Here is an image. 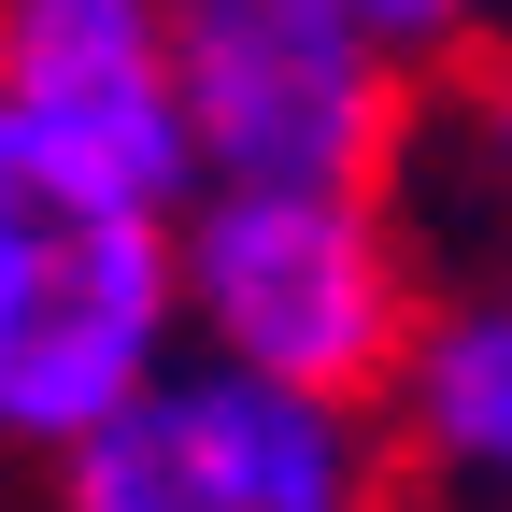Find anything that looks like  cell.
Segmentation results:
<instances>
[{"mask_svg": "<svg viewBox=\"0 0 512 512\" xmlns=\"http://www.w3.org/2000/svg\"><path fill=\"white\" fill-rule=\"evenodd\" d=\"M171 313L185 356L214 370L299 384V399H384L427 313V228L399 185H185Z\"/></svg>", "mask_w": 512, "mask_h": 512, "instance_id": "6da1fadb", "label": "cell"}, {"mask_svg": "<svg viewBox=\"0 0 512 512\" xmlns=\"http://www.w3.org/2000/svg\"><path fill=\"white\" fill-rule=\"evenodd\" d=\"M185 356L171 200L100 185L43 128L0 114V456H72L143 370Z\"/></svg>", "mask_w": 512, "mask_h": 512, "instance_id": "7a4b0ae2", "label": "cell"}, {"mask_svg": "<svg viewBox=\"0 0 512 512\" xmlns=\"http://www.w3.org/2000/svg\"><path fill=\"white\" fill-rule=\"evenodd\" d=\"M384 498H399V456L370 399H299L214 356L143 370L57 456V512H384Z\"/></svg>", "mask_w": 512, "mask_h": 512, "instance_id": "3957f363", "label": "cell"}, {"mask_svg": "<svg viewBox=\"0 0 512 512\" xmlns=\"http://www.w3.org/2000/svg\"><path fill=\"white\" fill-rule=\"evenodd\" d=\"M171 100L200 185H399L413 72L328 0H171Z\"/></svg>", "mask_w": 512, "mask_h": 512, "instance_id": "277c9868", "label": "cell"}, {"mask_svg": "<svg viewBox=\"0 0 512 512\" xmlns=\"http://www.w3.org/2000/svg\"><path fill=\"white\" fill-rule=\"evenodd\" d=\"M0 114L43 128L100 185L185 200V100H171V0H0Z\"/></svg>", "mask_w": 512, "mask_h": 512, "instance_id": "5b68a950", "label": "cell"}, {"mask_svg": "<svg viewBox=\"0 0 512 512\" xmlns=\"http://www.w3.org/2000/svg\"><path fill=\"white\" fill-rule=\"evenodd\" d=\"M370 427L427 512H512V271H427Z\"/></svg>", "mask_w": 512, "mask_h": 512, "instance_id": "8992f818", "label": "cell"}, {"mask_svg": "<svg viewBox=\"0 0 512 512\" xmlns=\"http://www.w3.org/2000/svg\"><path fill=\"white\" fill-rule=\"evenodd\" d=\"M413 157L441 185V228L470 242V271H512V43L484 57V86H456L441 143H427V114H413Z\"/></svg>", "mask_w": 512, "mask_h": 512, "instance_id": "52a82bcc", "label": "cell"}, {"mask_svg": "<svg viewBox=\"0 0 512 512\" xmlns=\"http://www.w3.org/2000/svg\"><path fill=\"white\" fill-rule=\"evenodd\" d=\"M328 15H342V29H370V43L427 86V72H456L470 43H498V29H512V0H328Z\"/></svg>", "mask_w": 512, "mask_h": 512, "instance_id": "ba28073f", "label": "cell"}]
</instances>
